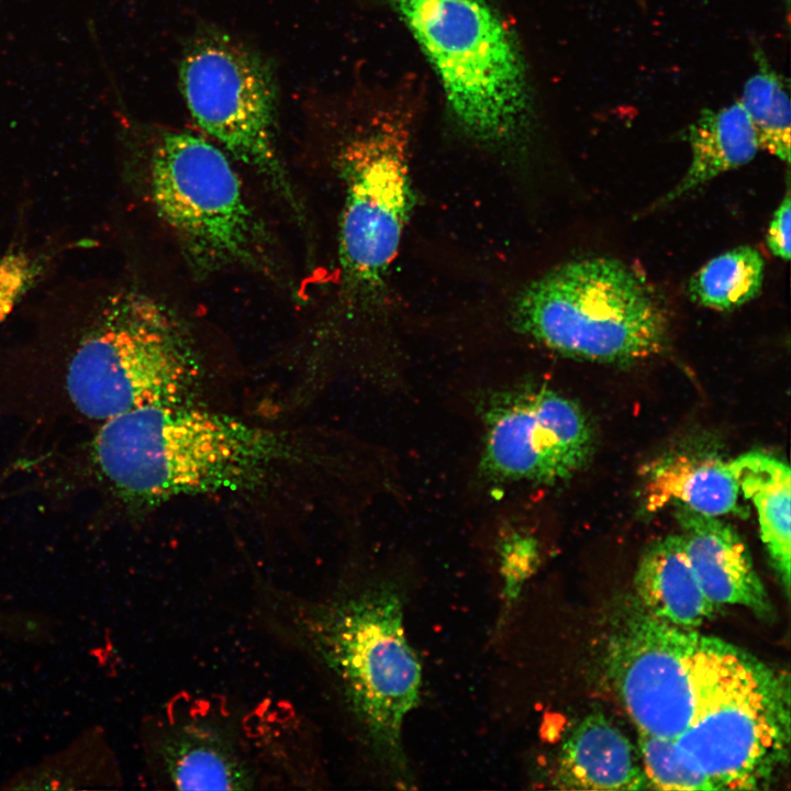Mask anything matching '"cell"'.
Instances as JSON below:
<instances>
[{"mask_svg":"<svg viewBox=\"0 0 791 791\" xmlns=\"http://www.w3.org/2000/svg\"><path fill=\"white\" fill-rule=\"evenodd\" d=\"M483 420V469L499 480L557 482L580 470L593 449L581 409L544 386L494 394Z\"/></svg>","mask_w":791,"mask_h":791,"instance_id":"obj_11","label":"cell"},{"mask_svg":"<svg viewBox=\"0 0 791 791\" xmlns=\"http://www.w3.org/2000/svg\"><path fill=\"white\" fill-rule=\"evenodd\" d=\"M151 755L164 781L178 790H248L258 781L237 726L213 711L168 714Z\"/></svg>","mask_w":791,"mask_h":791,"instance_id":"obj_12","label":"cell"},{"mask_svg":"<svg viewBox=\"0 0 791 791\" xmlns=\"http://www.w3.org/2000/svg\"><path fill=\"white\" fill-rule=\"evenodd\" d=\"M259 591L267 622L325 670L379 765L408 787L402 731L421 699L422 666L405 635L401 590L381 581L319 600Z\"/></svg>","mask_w":791,"mask_h":791,"instance_id":"obj_1","label":"cell"},{"mask_svg":"<svg viewBox=\"0 0 791 791\" xmlns=\"http://www.w3.org/2000/svg\"><path fill=\"white\" fill-rule=\"evenodd\" d=\"M90 454L114 495L137 508L256 489L309 457L290 433L188 401L143 406L101 422Z\"/></svg>","mask_w":791,"mask_h":791,"instance_id":"obj_2","label":"cell"},{"mask_svg":"<svg viewBox=\"0 0 791 791\" xmlns=\"http://www.w3.org/2000/svg\"><path fill=\"white\" fill-rule=\"evenodd\" d=\"M765 261L750 246H739L708 261L690 279L689 294L699 304L731 311L760 291Z\"/></svg>","mask_w":791,"mask_h":791,"instance_id":"obj_20","label":"cell"},{"mask_svg":"<svg viewBox=\"0 0 791 791\" xmlns=\"http://www.w3.org/2000/svg\"><path fill=\"white\" fill-rule=\"evenodd\" d=\"M554 772V784L561 789H650L638 748L601 713L587 715L572 729Z\"/></svg>","mask_w":791,"mask_h":791,"instance_id":"obj_14","label":"cell"},{"mask_svg":"<svg viewBox=\"0 0 791 791\" xmlns=\"http://www.w3.org/2000/svg\"><path fill=\"white\" fill-rule=\"evenodd\" d=\"M644 491L648 512L670 504L715 517L745 511L729 461L710 454L682 453L661 458L650 466Z\"/></svg>","mask_w":791,"mask_h":791,"instance_id":"obj_16","label":"cell"},{"mask_svg":"<svg viewBox=\"0 0 791 791\" xmlns=\"http://www.w3.org/2000/svg\"><path fill=\"white\" fill-rule=\"evenodd\" d=\"M711 671L676 743L716 790L767 788L789 758V676L727 642Z\"/></svg>","mask_w":791,"mask_h":791,"instance_id":"obj_6","label":"cell"},{"mask_svg":"<svg viewBox=\"0 0 791 791\" xmlns=\"http://www.w3.org/2000/svg\"><path fill=\"white\" fill-rule=\"evenodd\" d=\"M635 598L656 617L695 630L720 611L704 593L679 534L653 543L634 576Z\"/></svg>","mask_w":791,"mask_h":791,"instance_id":"obj_15","label":"cell"},{"mask_svg":"<svg viewBox=\"0 0 791 791\" xmlns=\"http://www.w3.org/2000/svg\"><path fill=\"white\" fill-rule=\"evenodd\" d=\"M179 74L186 104L198 125L296 205L276 145L277 96L269 67L243 46L214 35L189 48Z\"/></svg>","mask_w":791,"mask_h":791,"instance_id":"obj_9","label":"cell"},{"mask_svg":"<svg viewBox=\"0 0 791 791\" xmlns=\"http://www.w3.org/2000/svg\"><path fill=\"white\" fill-rule=\"evenodd\" d=\"M688 141L691 151L688 170L658 204L670 203L715 177L748 164L760 149L739 100L703 110L690 125Z\"/></svg>","mask_w":791,"mask_h":791,"instance_id":"obj_17","label":"cell"},{"mask_svg":"<svg viewBox=\"0 0 791 791\" xmlns=\"http://www.w3.org/2000/svg\"><path fill=\"white\" fill-rule=\"evenodd\" d=\"M515 321L555 352L611 364L660 353L669 327L667 310L644 277L605 257L564 264L528 285Z\"/></svg>","mask_w":791,"mask_h":791,"instance_id":"obj_5","label":"cell"},{"mask_svg":"<svg viewBox=\"0 0 791 791\" xmlns=\"http://www.w3.org/2000/svg\"><path fill=\"white\" fill-rule=\"evenodd\" d=\"M149 192L193 271L270 268L268 232L215 144L187 132L165 133L151 155Z\"/></svg>","mask_w":791,"mask_h":791,"instance_id":"obj_7","label":"cell"},{"mask_svg":"<svg viewBox=\"0 0 791 791\" xmlns=\"http://www.w3.org/2000/svg\"><path fill=\"white\" fill-rule=\"evenodd\" d=\"M743 497L756 508L761 541L786 595L790 591L791 471L781 459L749 452L729 460Z\"/></svg>","mask_w":791,"mask_h":791,"instance_id":"obj_18","label":"cell"},{"mask_svg":"<svg viewBox=\"0 0 791 791\" xmlns=\"http://www.w3.org/2000/svg\"><path fill=\"white\" fill-rule=\"evenodd\" d=\"M609 633V675L637 732L677 738L697 714L722 639L669 624L635 597Z\"/></svg>","mask_w":791,"mask_h":791,"instance_id":"obj_8","label":"cell"},{"mask_svg":"<svg viewBox=\"0 0 791 791\" xmlns=\"http://www.w3.org/2000/svg\"><path fill=\"white\" fill-rule=\"evenodd\" d=\"M199 377L189 335L166 304L138 291L103 303L67 365L66 391L99 423L155 404L187 402Z\"/></svg>","mask_w":791,"mask_h":791,"instance_id":"obj_4","label":"cell"},{"mask_svg":"<svg viewBox=\"0 0 791 791\" xmlns=\"http://www.w3.org/2000/svg\"><path fill=\"white\" fill-rule=\"evenodd\" d=\"M430 62L467 134L502 144L532 116L525 62L509 25L487 0H386Z\"/></svg>","mask_w":791,"mask_h":791,"instance_id":"obj_3","label":"cell"},{"mask_svg":"<svg viewBox=\"0 0 791 791\" xmlns=\"http://www.w3.org/2000/svg\"><path fill=\"white\" fill-rule=\"evenodd\" d=\"M791 200L789 193L776 209L768 226L766 241L770 252L782 260L790 257Z\"/></svg>","mask_w":791,"mask_h":791,"instance_id":"obj_23","label":"cell"},{"mask_svg":"<svg viewBox=\"0 0 791 791\" xmlns=\"http://www.w3.org/2000/svg\"><path fill=\"white\" fill-rule=\"evenodd\" d=\"M757 69L743 87L739 99L754 126L760 148L782 161L790 160L791 104L789 80L778 73L762 52Z\"/></svg>","mask_w":791,"mask_h":791,"instance_id":"obj_19","label":"cell"},{"mask_svg":"<svg viewBox=\"0 0 791 791\" xmlns=\"http://www.w3.org/2000/svg\"><path fill=\"white\" fill-rule=\"evenodd\" d=\"M637 748L650 789L716 790L709 777L683 756L675 738L638 732Z\"/></svg>","mask_w":791,"mask_h":791,"instance_id":"obj_21","label":"cell"},{"mask_svg":"<svg viewBox=\"0 0 791 791\" xmlns=\"http://www.w3.org/2000/svg\"><path fill=\"white\" fill-rule=\"evenodd\" d=\"M784 2H786L787 11H789L790 0H784Z\"/></svg>","mask_w":791,"mask_h":791,"instance_id":"obj_24","label":"cell"},{"mask_svg":"<svg viewBox=\"0 0 791 791\" xmlns=\"http://www.w3.org/2000/svg\"><path fill=\"white\" fill-rule=\"evenodd\" d=\"M406 144L404 123L387 119L343 152L339 257L357 286H377L398 252L411 202Z\"/></svg>","mask_w":791,"mask_h":791,"instance_id":"obj_10","label":"cell"},{"mask_svg":"<svg viewBox=\"0 0 791 791\" xmlns=\"http://www.w3.org/2000/svg\"><path fill=\"white\" fill-rule=\"evenodd\" d=\"M40 266L24 252L15 250L0 257V325L33 286Z\"/></svg>","mask_w":791,"mask_h":791,"instance_id":"obj_22","label":"cell"},{"mask_svg":"<svg viewBox=\"0 0 791 791\" xmlns=\"http://www.w3.org/2000/svg\"><path fill=\"white\" fill-rule=\"evenodd\" d=\"M684 549L706 597L716 605H740L764 620L773 617L769 595L750 554L726 522L677 505Z\"/></svg>","mask_w":791,"mask_h":791,"instance_id":"obj_13","label":"cell"}]
</instances>
